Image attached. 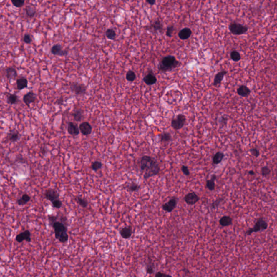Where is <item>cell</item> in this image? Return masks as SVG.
<instances>
[{
	"label": "cell",
	"instance_id": "obj_27",
	"mask_svg": "<svg viewBox=\"0 0 277 277\" xmlns=\"http://www.w3.org/2000/svg\"><path fill=\"white\" fill-rule=\"evenodd\" d=\"M8 137L9 140L11 142H16L19 139L20 134L16 130H12L9 133Z\"/></svg>",
	"mask_w": 277,
	"mask_h": 277
},
{
	"label": "cell",
	"instance_id": "obj_46",
	"mask_svg": "<svg viewBox=\"0 0 277 277\" xmlns=\"http://www.w3.org/2000/svg\"><path fill=\"white\" fill-rule=\"evenodd\" d=\"M181 170L183 172V173L186 175V176H189L190 175V170H188V168L186 166L183 165L181 167Z\"/></svg>",
	"mask_w": 277,
	"mask_h": 277
},
{
	"label": "cell",
	"instance_id": "obj_35",
	"mask_svg": "<svg viewBox=\"0 0 277 277\" xmlns=\"http://www.w3.org/2000/svg\"><path fill=\"white\" fill-rule=\"evenodd\" d=\"M25 10H26V13L27 16L30 17L34 16V15L35 14V13H36L35 9L34 7H31L30 6H27Z\"/></svg>",
	"mask_w": 277,
	"mask_h": 277
},
{
	"label": "cell",
	"instance_id": "obj_36",
	"mask_svg": "<svg viewBox=\"0 0 277 277\" xmlns=\"http://www.w3.org/2000/svg\"><path fill=\"white\" fill-rule=\"evenodd\" d=\"M17 100H18V97H17L16 95V94H10L9 96L8 97V99H7V102L8 104H16L17 101Z\"/></svg>",
	"mask_w": 277,
	"mask_h": 277
},
{
	"label": "cell",
	"instance_id": "obj_53",
	"mask_svg": "<svg viewBox=\"0 0 277 277\" xmlns=\"http://www.w3.org/2000/svg\"><path fill=\"white\" fill-rule=\"evenodd\" d=\"M172 277L170 275H168V274H164L163 275V277Z\"/></svg>",
	"mask_w": 277,
	"mask_h": 277
},
{
	"label": "cell",
	"instance_id": "obj_49",
	"mask_svg": "<svg viewBox=\"0 0 277 277\" xmlns=\"http://www.w3.org/2000/svg\"><path fill=\"white\" fill-rule=\"evenodd\" d=\"M163 275L164 274L161 273V272H159V273H157L155 275V277H163Z\"/></svg>",
	"mask_w": 277,
	"mask_h": 277
},
{
	"label": "cell",
	"instance_id": "obj_37",
	"mask_svg": "<svg viewBox=\"0 0 277 277\" xmlns=\"http://www.w3.org/2000/svg\"><path fill=\"white\" fill-rule=\"evenodd\" d=\"M160 140L162 142H169L171 140V135L170 134L167 132L163 133L161 135Z\"/></svg>",
	"mask_w": 277,
	"mask_h": 277
},
{
	"label": "cell",
	"instance_id": "obj_51",
	"mask_svg": "<svg viewBox=\"0 0 277 277\" xmlns=\"http://www.w3.org/2000/svg\"><path fill=\"white\" fill-rule=\"evenodd\" d=\"M248 174H249L250 175H253L255 174V172H254L253 170H250V171L248 172Z\"/></svg>",
	"mask_w": 277,
	"mask_h": 277
},
{
	"label": "cell",
	"instance_id": "obj_42",
	"mask_svg": "<svg viewBox=\"0 0 277 277\" xmlns=\"http://www.w3.org/2000/svg\"><path fill=\"white\" fill-rule=\"evenodd\" d=\"M271 173L270 169L267 166H264L261 168V174L264 177H267Z\"/></svg>",
	"mask_w": 277,
	"mask_h": 277
},
{
	"label": "cell",
	"instance_id": "obj_41",
	"mask_svg": "<svg viewBox=\"0 0 277 277\" xmlns=\"http://www.w3.org/2000/svg\"><path fill=\"white\" fill-rule=\"evenodd\" d=\"M52 203V205H53V207L55 208H57V209H59L61 207H62V202L59 199H57L55 201H54Z\"/></svg>",
	"mask_w": 277,
	"mask_h": 277
},
{
	"label": "cell",
	"instance_id": "obj_15",
	"mask_svg": "<svg viewBox=\"0 0 277 277\" xmlns=\"http://www.w3.org/2000/svg\"><path fill=\"white\" fill-rule=\"evenodd\" d=\"M37 95L33 92H29L24 95L23 100L24 104L27 105V106L29 107L30 104L33 103L36 100Z\"/></svg>",
	"mask_w": 277,
	"mask_h": 277
},
{
	"label": "cell",
	"instance_id": "obj_9",
	"mask_svg": "<svg viewBox=\"0 0 277 277\" xmlns=\"http://www.w3.org/2000/svg\"><path fill=\"white\" fill-rule=\"evenodd\" d=\"M200 198L195 192H190L187 194L184 197V200L188 205H193L197 203Z\"/></svg>",
	"mask_w": 277,
	"mask_h": 277
},
{
	"label": "cell",
	"instance_id": "obj_21",
	"mask_svg": "<svg viewBox=\"0 0 277 277\" xmlns=\"http://www.w3.org/2000/svg\"><path fill=\"white\" fill-rule=\"evenodd\" d=\"M6 72L7 79H9V80H15L17 77L16 70L13 67L7 68L6 70Z\"/></svg>",
	"mask_w": 277,
	"mask_h": 277
},
{
	"label": "cell",
	"instance_id": "obj_16",
	"mask_svg": "<svg viewBox=\"0 0 277 277\" xmlns=\"http://www.w3.org/2000/svg\"><path fill=\"white\" fill-rule=\"evenodd\" d=\"M237 92L238 95L245 97H248L250 95L251 91L250 89L246 85L243 84L237 88Z\"/></svg>",
	"mask_w": 277,
	"mask_h": 277
},
{
	"label": "cell",
	"instance_id": "obj_25",
	"mask_svg": "<svg viewBox=\"0 0 277 277\" xmlns=\"http://www.w3.org/2000/svg\"><path fill=\"white\" fill-rule=\"evenodd\" d=\"M132 233V229L130 227H125L120 230L121 237L124 239H128L131 236Z\"/></svg>",
	"mask_w": 277,
	"mask_h": 277
},
{
	"label": "cell",
	"instance_id": "obj_48",
	"mask_svg": "<svg viewBox=\"0 0 277 277\" xmlns=\"http://www.w3.org/2000/svg\"><path fill=\"white\" fill-rule=\"evenodd\" d=\"M146 2L150 4L151 6H153L154 4H155V0H147Z\"/></svg>",
	"mask_w": 277,
	"mask_h": 277
},
{
	"label": "cell",
	"instance_id": "obj_18",
	"mask_svg": "<svg viewBox=\"0 0 277 277\" xmlns=\"http://www.w3.org/2000/svg\"><path fill=\"white\" fill-rule=\"evenodd\" d=\"M192 30L189 28H184L179 32L178 37L181 40H187L192 35Z\"/></svg>",
	"mask_w": 277,
	"mask_h": 277
},
{
	"label": "cell",
	"instance_id": "obj_10",
	"mask_svg": "<svg viewBox=\"0 0 277 277\" xmlns=\"http://www.w3.org/2000/svg\"><path fill=\"white\" fill-rule=\"evenodd\" d=\"M60 194L57 190L52 188L48 189L44 193L45 198L49 201L51 203H53L54 201L59 199Z\"/></svg>",
	"mask_w": 277,
	"mask_h": 277
},
{
	"label": "cell",
	"instance_id": "obj_34",
	"mask_svg": "<svg viewBox=\"0 0 277 277\" xmlns=\"http://www.w3.org/2000/svg\"><path fill=\"white\" fill-rule=\"evenodd\" d=\"M73 117L74 120L76 121L79 122V121H81L82 119V117H83V115H82V113L81 110H75L74 112V113L73 114Z\"/></svg>",
	"mask_w": 277,
	"mask_h": 277
},
{
	"label": "cell",
	"instance_id": "obj_14",
	"mask_svg": "<svg viewBox=\"0 0 277 277\" xmlns=\"http://www.w3.org/2000/svg\"><path fill=\"white\" fill-rule=\"evenodd\" d=\"M67 131L68 133L73 137H76L80 133L79 127H78L77 124L74 123L73 122H68Z\"/></svg>",
	"mask_w": 277,
	"mask_h": 277
},
{
	"label": "cell",
	"instance_id": "obj_54",
	"mask_svg": "<svg viewBox=\"0 0 277 277\" xmlns=\"http://www.w3.org/2000/svg\"><path fill=\"white\" fill-rule=\"evenodd\" d=\"M276 10H277V4H276Z\"/></svg>",
	"mask_w": 277,
	"mask_h": 277
},
{
	"label": "cell",
	"instance_id": "obj_38",
	"mask_svg": "<svg viewBox=\"0 0 277 277\" xmlns=\"http://www.w3.org/2000/svg\"><path fill=\"white\" fill-rule=\"evenodd\" d=\"M140 188V185H139L135 183H132L128 187V190H130V192H135L137 190H139Z\"/></svg>",
	"mask_w": 277,
	"mask_h": 277
},
{
	"label": "cell",
	"instance_id": "obj_13",
	"mask_svg": "<svg viewBox=\"0 0 277 277\" xmlns=\"http://www.w3.org/2000/svg\"><path fill=\"white\" fill-rule=\"evenodd\" d=\"M16 241L18 243H22L26 240L28 243L31 242V233L28 230H24L23 232L17 234L16 237Z\"/></svg>",
	"mask_w": 277,
	"mask_h": 277
},
{
	"label": "cell",
	"instance_id": "obj_47",
	"mask_svg": "<svg viewBox=\"0 0 277 277\" xmlns=\"http://www.w3.org/2000/svg\"><path fill=\"white\" fill-rule=\"evenodd\" d=\"M250 152L251 154L256 157H258L260 155L259 150H257V148H252L250 150Z\"/></svg>",
	"mask_w": 277,
	"mask_h": 277
},
{
	"label": "cell",
	"instance_id": "obj_2",
	"mask_svg": "<svg viewBox=\"0 0 277 277\" xmlns=\"http://www.w3.org/2000/svg\"><path fill=\"white\" fill-rule=\"evenodd\" d=\"M52 226L54 228L55 238L62 243H65L68 240L69 236L67 233V226L66 225L60 221H57Z\"/></svg>",
	"mask_w": 277,
	"mask_h": 277
},
{
	"label": "cell",
	"instance_id": "obj_3",
	"mask_svg": "<svg viewBox=\"0 0 277 277\" xmlns=\"http://www.w3.org/2000/svg\"><path fill=\"white\" fill-rule=\"evenodd\" d=\"M179 64L175 57L172 55H168L162 59L159 64V70L161 72H166L173 70L177 68Z\"/></svg>",
	"mask_w": 277,
	"mask_h": 277
},
{
	"label": "cell",
	"instance_id": "obj_39",
	"mask_svg": "<svg viewBox=\"0 0 277 277\" xmlns=\"http://www.w3.org/2000/svg\"><path fill=\"white\" fill-rule=\"evenodd\" d=\"M25 1L22 0H11V3L13 4L14 6L17 8H21L22 7L24 4Z\"/></svg>",
	"mask_w": 277,
	"mask_h": 277
},
{
	"label": "cell",
	"instance_id": "obj_12",
	"mask_svg": "<svg viewBox=\"0 0 277 277\" xmlns=\"http://www.w3.org/2000/svg\"><path fill=\"white\" fill-rule=\"evenodd\" d=\"M50 52L52 54L57 56H66L68 54V51L63 50L62 46L60 44H55L50 49Z\"/></svg>",
	"mask_w": 277,
	"mask_h": 277
},
{
	"label": "cell",
	"instance_id": "obj_24",
	"mask_svg": "<svg viewBox=\"0 0 277 277\" xmlns=\"http://www.w3.org/2000/svg\"><path fill=\"white\" fill-rule=\"evenodd\" d=\"M224 157H225V155L223 153L220 152H217V153L214 155L213 157V163L215 165L220 164L223 160Z\"/></svg>",
	"mask_w": 277,
	"mask_h": 277
},
{
	"label": "cell",
	"instance_id": "obj_8",
	"mask_svg": "<svg viewBox=\"0 0 277 277\" xmlns=\"http://www.w3.org/2000/svg\"><path fill=\"white\" fill-rule=\"evenodd\" d=\"M178 204V198L174 197L167 203L162 205V209L167 212H171L176 208Z\"/></svg>",
	"mask_w": 277,
	"mask_h": 277
},
{
	"label": "cell",
	"instance_id": "obj_32",
	"mask_svg": "<svg viewBox=\"0 0 277 277\" xmlns=\"http://www.w3.org/2000/svg\"><path fill=\"white\" fill-rule=\"evenodd\" d=\"M106 35L108 39L113 40L116 37V33L113 29H108L106 31Z\"/></svg>",
	"mask_w": 277,
	"mask_h": 277
},
{
	"label": "cell",
	"instance_id": "obj_28",
	"mask_svg": "<svg viewBox=\"0 0 277 277\" xmlns=\"http://www.w3.org/2000/svg\"><path fill=\"white\" fill-rule=\"evenodd\" d=\"M230 59L233 61L234 62H238L241 59L240 54L238 52L237 50H232L230 53Z\"/></svg>",
	"mask_w": 277,
	"mask_h": 277
},
{
	"label": "cell",
	"instance_id": "obj_26",
	"mask_svg": "<svg viewBox=\"0 0 277 277\" xmlns=\"http://www.w3.org/2000/svg\"><path fill=\"white\" fill-rule=\"evenodd\" d=\"M217 179L216 175L214 174L211 177L210 180L206 181V187L210 190H213L215 189V180Z\"/></svg>",
	"mask_w": 277,
	"mask_h": 277
},
{
	"label": "cell",
	"instance_id": "obj_43",
	"mask_svg": "<svg viewBox=\"0 0 277 277\" xmlns=\"http://www.w3.org/2000/svg\"><path fill=\"white\" fill-rule=\"evenodd\" d=\"M48 220H49V224L50 225L52 226V224H54L55 222L57 221V220L58 219V217L57 216H56V215H49L48 216Z\"/></svg>",
	"mask_w": 277,
	"mask_h": 277
},
{
	"label": "cell",
	"instance_id": "obj_22",
	"mask_svg": "<svg viewBox=\"0 0 277 277\" xmlns=\"http://www.w3.org/2000/svg\"><path fill=\"white\" fill-rule=\"evenodd\" d=\"M31 199V197L28 194H24L20 199L16 201L17 204L19 206H24L27 204Z\"/></svg>",
	"mask_w": 277,
	"mask_h": 277
},
{
	"label": "cell",
	"instance_id": "obj_30",
	"mask_svg": "<svg viewBox=\"0 0 277 277\" xmlns=\"http://www.w3.org/2000/svg\"><path fill=\"white\" fill-rule=\"evenodd\" d=\"M102 167V164L100 161H95L92 162L91 165V168L94 171L97 172L98 170H100Z\"/></svg>",
	"mask_w": 277,
	"mask_h": 277
},
{
	"label": "cell",
	"instance_id": "obj_44",
	"mask_svg": "<svg viewBox=\"0 0 277 277\" xmlns=\"http://www.w3.org/2000/svg\"><path fill=\"white\" fill-rule=\"evenodd\" d=\"M174 30V27L173 26H170V27H167V31L166 35L168 37H171L172 35V34L173 33Z\"/></svg>",
	"mask_w": 277,
	"mask_h": 277
},
{
	"label": "cell",
	"instance_id": "obj_7",
	"mask_svg": "<svg viewBox=\"0 0 277 277\" xmlns=\"http://www.w3.org/2000/svg\"><path fill=\"white\" fill-rule=\"evenodd\" d=\"M70 90L77 95H83L86 93L87 87L84 84L77 82L73 83L70 85Z\"/></svg>",
	"mask_w": 277,
	"mask_h": 277
},
{
	"label": "cell",
	"instance_id": "obj_11",
	"mask_svg": "<svg viewBox=\"0 0 277 277\" xmlns=\"http://www.w3.org/2000/svg\"><path fill=\"white\" fill-rule=\"evenodd\" d=\"M79 130L81 134L84 136H88L92 133V127L89 122H83L79 125Z\"/></svg>",
	"mask_w": 277,
	"mask_h": 277
},
{
	"label": "cell",
	"instance_id": "obj_20",
	"mask_svg": "<svg viewBox=\"0 0 277 277\" xmlns=\"http://www.w3.org/2000/svg\"><path fill=\"white\" fill-rule=\"evenodd\" d=\"M28 82L27 79L24 77H21L16 81V85L17 89L19 90L24 89L28 87Z\"/></svg>",
	"mask_w": 277,
	"mask_h": 277
},
{
	"label": "cell",
	"instance_id": "obj_5",
	"mask_svg": "<svg viewBox=\"0 0 277 277\" xmlns=\"http://www.w3.org/2000/svg\"><path fill=\"white\" fill-rule=\"evenodd\" d=\"M229 30L234 35H241L246 33L248 28L243 24L234 21L229 25Z\"/></svg>",
	"mask_w": 277,
	"mask_h": 277
},
{
	"label": "cell",
	"instance_id": "obj_29",
	"mask_svg": "<svg viewBox=\"0 0 277 277\" xmlns=\"http://www.w3.org/2000/svg\"><path fill=\"white\" fill-rule=\"evenodd\" d=\"M152 27L153 28L154 31L155 32L157 31H161L163 29V25L159 20L155 21L154 22V24L152 25Z\"/></svg>",
	"mask_w": 277,
	"mask_h": 277
},
{
	"label": "cell",
	"instance_id": "obj_19",
	"mask_svg": "<svg viewBox=\"0 0 277 277\" xmlns=\"http://www.w3.org/2000/svg\"><path fill=\"white\" fill-rule=\"evenodd\" d=\"M227 73V72L226 70H222L220 72L218 73L215 75V76L214 77V86H217L218 85L220 84L221 82H222V81L223 80L224 77L226 75Z\"/></svg>",
	"mask_w": 277,
	"mask_h": 277
},
{
	"label": "cell",
	"instance_id": "obj_50",
	"mask_svg": "<svg viewBox=\"0 0 277 277\" xmlns=\"http://www.w3.org/2000/svg\"><path fill=\"white\" fill-rule=\"evenodd\" d=\"M62 102H63V99L62 98H60L57 100V103L58 104H61L62 103Z\"/></svg>",
	"mask_w": 277,
	"mask_h": 277
},
{
	"label": "cell",
	"instance_id": "obj_17",
	"mask_svg": "<svg viewBox=\"0 0 277 277\" xmlns=\"http://www.w3.org/2000/svg\"><path fill=\"white\" fill-rule=\"evenodd\" d=\"M143 81L147 85L151 86L157 82V79L152 72H150L144 77Z\"/></svg>",
	"mask_w": 277,
	"mask_h": 277
},
{
	"label": "cell",
	"instance_id": "obj_6",
	"mask_svg": "<svg viewBox=\"0 0 277 277\" xmlns=\"http://www.w3.org/2000/svg\"><path fill=\"white\" fill-rule=\"evenodd\" d=\"M186 122V117L183 114H178L176 118L171 121V126L175 130H179L184 127Z\"/></svg>",
	"mask_w": 277,
	"mask_h": 277
},
{
	"label": "cell",
	"instance_id": "obj_52",
	"mask_svg": "<svg viewBox=\"0 0 277 277\" xmlns=\"http://www.w3.org/2000/svg\"><path fill=\"white\" fill-rule=\"evenodd\" d=\"M152 272H153V269L152 268H148V273H152Z\"/></svg>",
	"mask_w": 277,
	"mask_h": 277
},
{
	"label": "cell",
	"instance_id": "obj_4",
	"mask_svg": "<svg viewBox=\"0 0 277 277\" xmlns=\"http://www.w3.org/2000/svg\"><path fill=\"white\" fill-rule=\"evenodd\" d=\"M268 227V224L263 218H259L253 227L251 228L245 232V235H250L253 233H257L266 230Z\"/></svg>",
	"mask_w": 277,
	"mask_h": 277
},
{
	"label": "cell",
	"instance_id": "obj_1",
	"mask_svg": "<svg viewBox=\"0 0 277 277\" xmlns=\"http://www.w3.org/2000/svg\"><path fill=\"white\" fill-rule=\"evenodd\" d=\"M140 168L144 173V178L145 180L157 175L160 170L157 161L153 157L148 155H145L141 157Z\"/></svg>",
	"mask_w": 277,
	"mask_h": 277
},
{
	"label": "cell",
	"instance_id": "obj_45",
	"mask_svg": "<svg viewBox=\"0 0 277 277\" xmlns=\"http://www.w3.org/2000/svg\"><path fill=\"white\" fill-rule=\"evenodd\" d=\"M24 41L26 44H30L32 40H31V37H30V35L28 34H25L24 36Z\"/></svg>",
	"mask_w": 277,
	"mask_h": 277
},
{
	"label": "cell",
	"instance_id": "obj_31",
	"mask_svg": "<svg viewBox=\"0 0 277 277\" xmlns=\"http://www.w3.org/2000/svg\"><path fill=\"white\" fill-rule=\"evenodd\" d=\"M77 201L78 204L82 208H86L88 206V201L83 198L80 197H77Z\"/></svg>",
	"mask_w": 277,
	"mask_h": 277
},
{
	"label": "cell",
	"instance_id": "obj_23",
	"mask_svg": "<svg viewBox=\"0 0 277 277\" xmlns=\"http://www.w3.org/2000/svg\"><path fill=\"white\" fill-rule=\"evenodd\" d=\"M219 223L223 227L228 226L232 224V219L229 216H224L220 219Z\"/></svg>",
	"mask_w": 277,
	"mask_h": 277
},
{
	"label": "cell",
	"instance_id": "obj_40",
	"mask_svg": "<svg viewBox=\"0 0 277 277\" xmlns=\"http://www.w3.org/2000/svg\"><path fill=\"white\" fill-rule=\"evenodd\" d=\"M224 200V199L223 198H219L217 200L214 201L213 203L211 205V207L213 209H215L217 208L219 206L220 204H221V203Z\"/></svg>",
	"mask_w": 277,
	"mask_h": 277
},
{
	"label": "cell",
	"instance_id": "obj_33",
	"mask_svg": "<svg viewBox=\"0 0 277 277\" xmlns=\"http://www.w3.org/2000/svg\"><path fill=\"white\" fill-rule=\"evenodd\" d=\"M126 78L127 81L130 82H133L136 79V74L133 70H129L127 72Z\"/></svg>",
	"mask_w": 277,
	"mask_h": 277
}]
</instances>
